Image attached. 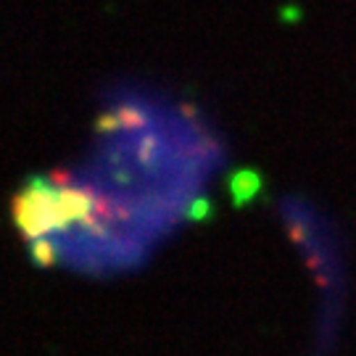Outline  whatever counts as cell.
I'll list each match as a JSON object with an SVG mask.
<instances>
[{"label":"cell","instance_id":"obj_1","mask_svg":"<svg viewBox=\"0 0 356 356\" xmlns=\"http://www.w3.org/2000/svg\"><path fill=\"white\" fill-rule=\"evenodd\" d=\"M222 161L201 114L143 85H116L95 119L92 153L69 172L76 195L48 238L51 256L116 264L169 229Z\"/></svg>","mask_w":356,"mask_h":356}]
</instances>
